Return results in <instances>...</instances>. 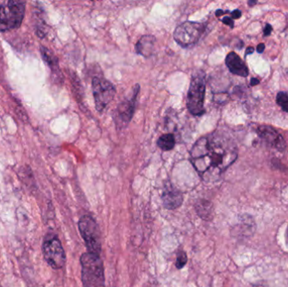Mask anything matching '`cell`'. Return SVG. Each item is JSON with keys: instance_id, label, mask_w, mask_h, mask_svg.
<instances>
[{"instance_id": "6da1fadb", "label": "cell", "mask_w": 288, "mask_h": 287, "mask_svg": "<svg viewBox=\"0 0 288 287\" xmlns=\"http://www.w3.org/2000/svg\"><path fill=\"white\" fill-rule=\"evenodd\" d=\"M237 157L236 146L218 133L198 139L190 150L191 164L206 181L218 179L235 163Z\"/></svg>"}, {"instance_id": "d4e9b609", "label": "cell", "mask_w": 288, "mask_h": 287, "mask_svg": "<svg viewBox=\"0 0 288 287\" xmlns=\"http://www.w3.org/2000/svg\"><path fill=\"white\" fill-rule=\"evenodd\" d=\"M254 48H252V47H250V48H247V50H246V54L249 55V54H252L254 52Z\"/></svg>"}, {"instance_id": "44dd1931", "label": "cell", "mask_w": 288, "mask_h": 287, "mask_svg": "<svg viewBox=\"0 0 288 287\" xmlns=\"http://www.w3.org/2000/svg\"><path fill=\"white\" fill-rule=\"evenodd\" d=\"M231 15L232 17H233L234 19H237L240 18L241 16H242V13H241V11L239 10H235L232 12Z\"/></svg>"}, {"instance_id": "9a60e30c", "label": "cell", "mask_w": 288, "mask_h": 287, "mask_svg": "<svg viewBox=\"0 0 288 287\" xmlns=\"http://www.w3.org/2000/svg\"><path fill=\"white\" fill-rule=\"evenodd\" d=\"M41 53L42 56V58L44 59L45 62L47 63L48 66L50 67L52 73L55 75H61L60 70H59V66H58V61L57 58L54 53L51 52V51L48 50V48L41 47Z\"/></svg>"}, {"instance_id": "7c38bea8", "label": "cell", "mask_w": 288, "mask_h": 287, "mask_svg": "<svg viewBox=\"0 0 288 287\" xmlns=\"http://www.w3.org/2000/svg\"><path fill=\"white\" fill-rule=\"evenodd\" d=\"M225 63L229 71L235 75L241 77H247L249 75V69L246 64L241 59L240 57L234 51L228 54Z\"/></svg>"}, {"instance_id": "8fae6325", "label": "cell", "mask_w": 288, "mask_h": 287, "mask_svg": "<svg viewBox=\"0 0 288 287\" xmlns=\"http://www.w3.org/2000/svg\"><path fill=\"white\" fill-rule=\"evenodd\" d=\"M183 194L172 185L167 186L162 194V202L167 210H175L183 203Z\"/></svg>"}, {"instance_id": "ffe728a7", "label": "cell", "mask_w": 288, "mask_h": 287, "mask_svg": "<svg viewBox=\"0 0 288 287\" xmlns=\"http://www.w3.org/2000/svg\"><path fill=\"white\" fill-rule=\"evenodd\" d=\"M272 32V27H271V25H266V27L264 29V35L265 36H268V35H271V33Z\"/></svg>"}, {"instance_id": "52a82bcc", "label": "cell", "mask_w": 288, "mask_h": 287, "mask_svg": "<svg viewBox=\"0 0 288 287\" xmlns=\"http://www.w3.org/2000/svg\"><path fill=\"white\" fill-rule=\"evenodd\" d=\"M92 92L95 100V109L99 112H102L113 101L117 94V88L107 79L94 77L92 79Z\"/></svg>"}, {"instance_id": "ba28073f", "label": "cell", "mask_w": 288, "mask_h": 287, "mask_svg": "<svg viewBox=\"0 0 288 287\" xmlns=\"http://www.w3.org/2000/svg\"><path fill=\"white\" fill-rule=\"evenodd\" d=\"M204 32V24L186 21L176 27L174 32V39L182 48H189L198 42Z\"/></svg>"}, {"instance_id": "4fadbf2b", "label": "cell", "mask_w": 288, "mask_h": 287, "mask_svg": "<svg viewBox=\"0 0 288 287\" xmlns=\"http://www.w3.org/2000/svg\"><path fill=\"white\" fill-rule=\"evenodd\" d=\"M155 36L152 35H143L136 42V53L144 57H151L155 51Z\"/></svg>"}, {"instance_id": "7402d4cb", "label": "cell", "mask_w": 288, "mask_h": 287, "mask_svg": "<svg viewBox=\"0 0 288 287\" xmlns=\"http://www.w3.org/2000/svg\"><path fill=\"white\" fill-rule=\"evenodd\" d=\"M256 50L257 52H259V53H262L263 51H265V44H264V43H260V44L258 45Z\"/></svg>"}, {"instance_id": "7a4b0ae2", "label": "cell", "mask_w": 288, "mask_h": 287, "mask_svg": "<svg viewBox=\"0 0 288 287\" xmlns=\"http://www.w3.org/2000/svg\"><path fill=\"white\" fill-rule=\"evenodd\" d=\"M84 287H105L104 265L101 256L85 253L80 258Z\"/></svg>"}, {"instance_id": "ac0fdd59", "label": "cell", "mask_w": 288, "mask_h": 287, "mask_svg": "<svg viewBox=\"0 0 288 287\" xmlns=\"http://www.w3.org/2000/svg\"><path fill=\"white\" fill-rule=\"evenodd\" d=\"M187 261H188V257H187L186 253L184 252V251L178 253L176 262H175L176 268L179 270L184 268L185 265H186Z\"/></svg>"}, {"instance_id": "8992f818", "label": "cell", "mask_w": 288, "mask_h": 287, "mask_svg": "<svg viewBox=\"0 0 288 287\" xmlns=\"http://www.w3.org/2000/svg\"><path fill=\"white\" fill-rule=\"evenodd\" d=\"M42 252L46 261L54 270H60L65 265L66 254L57 235H46L42 244Z\"/></svg>"}, {"instance_id": "cb8c5ba5", "label": "cell", "mask_w": 288, "mask_h": 287, "mask_svg": "<svg viewBox=\"0 0 288 287\" xmlns=\"http://www.w3.org/2000/svg\"><path fill=\"white\" fill-rule=\"evenodd\" d=\"M250 287H268V286L264 283H256V284H254Z\"/></svg>"}, {"instance_id": "30bf717a", "label": "cell", "mask_w": 288, "mask_h": 287, "mask_svg": "<svg viewBox=\"0 0 288 287\" xmlns=\"http://www.w3.org/2000/svg\"><path fill=\"white\" fill-rule=\"evenodd\" d=\"M257 133L260 138L264 140L271 147L280 152L285 150L287 146L285 140L282 137V135L271 126L265 125L259 126L257 129Z\"/></svg>"}, {"instance_id": "83f0119b", "label": "cell", "mask_w": 288, "mask_h": 287, "mask_svg": "<svg viewBox=\"0 0 288 287\" xmlns=\"http://www.w3.org/2000/svg\"></svg>"}, {"instance_id": "d6986e66", "label": "cell", "mask_w": 288, "mask_h": 287, "mask_svg": "<svg viewBox=\"0 0 288 287\" xmlns=\"http://www.w3.org/2000/svg\"><path fill=\"white\" fill-rule=\"evenodd\" d=\"M222 22L225 24V25H229L231 28H233L235 26V22H234V20L230 17H224L222 19Z\"/></svg>"}, {"instance_id": "e0dca14e", "label": "cell", "mask_w": 288, "mask_h": 287, "mask_svg": "<svg viewBox=\"0 0 288 287\" xmlns=\"http://www.w3.org/2000/svg\"><path fill=\"white\" fill-rule=\"evenodd\" d=\"M276 103L285 112H288V93L280 92L276 95Z\"/></svg>"}, {"instance_id": "603a6c76", "label": "cell", "mask_w": 288, "mask_h": 287, "mask_svg": "<svg viewBox=\"0 0 288 287\" xmlns=\"http://www.w3.org/2000/svg\"><path fill=\"white\" fill-rule=\"evenodd\" d=\"M260 84V81H259V79H254V78H253V79H251V81H250V85H257V84Z\"/></svg>"}, {"instance_id": "2e32d148", "label": "cell", "mask_w": 288, "mask_h": 287, "mask_svg": "<svg viewBox=\"0 0 288 287\" xmlns=\"http://www.w3.org/2000/svg\"><path fill=\"white\" fill-rule=\"evenodd\" d=\"M157 145L163 151H170L175 146V138L171 133L162 135L157 141Z\"/></svg>"}, {"instance_id": "9c48e42d", "label": "cell", "mask_w": 288, "mask_h": 287, "mask_svg": "<svg viewBox=\"0 0 288 287\" xmlns=\"http://www.w3.org/2000/svg\"><path fill=\"white\" fill-rule=\"evenodd\" d=\"M139 89L138 84L134 86L130 97L121 101L116 109L113 119L118 130L125 129L133 119L136 110V97L139 93Z\"/></svg>"}, {"instance_id": "3957f363", "label": "cell", "mask_w": 288, "mask_h": 287, "mask_svg": "<svg viewBox=\"0 0 288 287\" xmlns=\"http://www.w3.org/2000/svg\"><path fill=\"white\" fill-rule=\"evenodd\" d=\"M26 12V3L8 1L0 3V32L19 28Z\"/></svg>"}, {"instance_id": "277c9868", "label": "cell", "mask_w": 288, "mask_h": 287, "mask_svg": "<svg viewBox=\"0 0 288 287\" xmlns=\"http://www.w3.org/2000/svg\"><path fill=\"white\" fill-rule=\"evenodd\" d=\"M79 233L85 243L88 253L101 255L102 253V237L101 231L95 219L89 216L85 215L79 219Z\"/></svg>"}, {"instance_id": "5bb4252c", "label": "cell", "mask_w": 288, "mask_h": 287, "mask_svg": "<svg viewBox=\"0 0 288 287\" xmlns=\"http://www.w3.org/2000/svg\"><path fill=\"white\" fill-rule=\"evenodd\" d=\"M195 209L197 215L203 220L212 221L214 216V208L212 202L206 200H199L195 204Z\"/></svg>"}, {"instance_id": "484cf974", "label": "cell", "mask_w": 288, "mask_h": 287, "mask_svg": "<svg viewBox=\"0 0 288 287\" xmlns=\"http://www.w3.org/2000/svg\"><path fill=\"white\" fill-rule=\"evenodd\" d=\"M222 15H224V11L222 10H219L216 11V16H221Z\"/></svg>"}, {"instance_id": "4316f807", "label": "cell", "mask_w": 288, "mask_h": 287, "mask_svg": "<svg viewBox=\"0 0 288 287\" xmlns=\"http://www.w3.org/2000/svg\"><path fill=\"white\" fill-rule=\"evenodd\" d=\"M256 3V1H249V2H248V4H249L250 6H253V5H254Z\"/></svg>"}, {"instance_id": "5b68a950", "label": "cell", "mask_w": 288, "mask_h": 287, "mask_svg": "<svg viewBox=\"0 0 288 287\" xmlns=\"http://www.w3.org/2000/svg\"><path fill=\"white\" fill-rule=\"evenodd\" d=\"M206 93V81L203 75L193 76L190 81L187 95L186 105L188 111L195 117H201L205 113L204 101Z\"/></svg>"}]
</instances>
